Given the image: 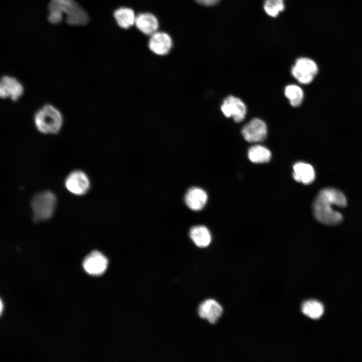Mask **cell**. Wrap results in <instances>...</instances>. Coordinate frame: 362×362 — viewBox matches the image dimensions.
Wrapping results in <instances>:
<instances>
[{"label":"cell","mask_w":362,"mask_h":362,"mask_svg":"<svg viewBox=\"0 0 362 362\" xmlns=\"http://www.w3.org/2000/svg\"><path fill=\"white\" fill-rule=\"evenodd\" d=\"M55 204V196L49 191L36 194L31 201L35 220H42L50 218L53 213Z\"/></svg>","instance_id":"277c9868"},{"label":"cell","mask_w":362,"mask_h":362,"mask_svg":"<svg viewBox=\"0 0 362 362\" xmlns=\"http://www.w3.org/2000/svg\"><path fill=\"white\" fill-rule=\"evenodd\" d=\"M221 110L225 117L232 118L237 123L242 121L246 114V107L244 103L241 100L233 96H229L224 100Z\"/></svg>","instance_id":"8992f818"},{"label":"cell","mask_w":362,"mask_h":362,"mask_svg":"<svg viewBox=\"0 0 362 362\" xmlns=\"http://www.w3.org/2000/svg\"><path fill=\"white\" fill-rule=\"evenodd\" d=\"M318 71V68L316 62L307 57L297 59L291 70L294 77L300 83L305 84L311 83Z\"/></svg>","instance_id":"5b68a950"},{"label":"cell","mask_w":362,"mask_h":362,"mask_svg":"<svg viewBox=\"0 0 362 362\" xmlns=\"http://www.w3.org/2000/svg\"><path fill=\"white\" fill-rule=\"evenodd\" d=\"M89 185L87 176L80 170L71 172L65 180V186L67 190L78 195L85 193L88 189Z\"/></svg>","instance_id":"30bf717a"},{"label":"cell","mask_w":362,"mask_h":362,"mask_svg":"<svg viewBox=\"0 0 362 362\" xmlns=\"http://www.w3.org/2000/svg\"><path fill=\"white\" fill-rule=\"evenodd\" d=\"M344 207L346 199L338 190L327 188L320 190L316 196L312 209L315 218L319 222L327 225L338 224L342 221V216L334 210L333 206Z\"/></svg>","instance_id":"6da1fadb"},{"label":"cell","mask_w":362,"mask_h":362,"mask_svg":"<svg viewBox=\"0 0 362 362\" xmlns=\"http://www.w3.org/2000/svg\"><path fill=\"white\" fill-rule=\"evenodd\" d=\"M207 198V195L203 190L194 187L188 191L185 200L189 208L194 211H198L205 206Z\"/></svg>","instance_id":"4fadbf2b"},{"label":"cell","mask_w":362,"mask_h":362,"mask_svg":"<svg viewBox=\"0 0 362 362\" xmlns=\"http://www.w3.org/2000/svg\"><path fill=\"white\" fill-rule=\"evenodd\" d=\"M63 121L59 111L50 104L42 106L36 111L34 117L37 130L44 134L58 133L62 128Z\"/></svg>","instance_id":"3957f363"},{"label":"cell","mask_w":362,"mask_h":362,"mask_svg":"<svg viewBox=\"0 0 362 362\" xmlns=\"http://www.w3.org/2000/svg\"><path fill=\"white\" fill-rule=\"evenodd\" d=\"M191 238L195 244L199 247H205L209 245L211 240V236L209 230L204 226H197L192 227L190 231Z\"/></svg>","instance_id":"2e32d148"},{"label":"cell","mask_w":362,"mask_h":362,"mask_svg":"<svg viewBox=\"0 0 362 362\" xmlns=\"http://www.w3.org/2000/svg\"><path fill=\"white\" fill-rule=\"evenodd\" d=\"M24 93V87L15 77L4 75L0 83V97L2 99L10 98L13 101H18Z\"/></svg>","instance_id":"9c48e42d"},{"label":"cell","mask_w":362,"mask_h":362,"mask_svg":"<svg viewBox=\"0 0 362 362\" xmlns=\"http://www.w3.org/2000/svg\"><path fill=\"white\" fill-rule=\"evenodd\" d=\"M198 4L206 6H210L217 4L219 0H195Z\"/></svg>","instance_id":"7402d4cb"},{"label":"cell","mask_w":362,"mask_h":362,"mask_svg":"<svg viewBox=\"0 0 362 362\" xmlns=\"http://www.w3.org/2000/svg\"><path fill=\"white\" fill-rule=\"evenodd\" d=\"M223 312L221 306L213 299L204 301L199 306L198 313L200 317L207 319L211 323H215Z\"/></svg>","instance_id":"7c38bea8"},{"label":"cell","mask_w":362,"mask_h":362,"mask_svg":"<svg viewBox=\"0 0 362 362\" xmlns=\"http://www.w3.org/2000/svg\"><path fill=\"white\" fill-rule=\"evenodd\" d=\"M108 260L101 252L94 250L83 259V267L85 272L93 276L103 274L107 268Z\"/></svg>","instance_id":"ba28073f"},{"label":"cell","mask_w":362,"mask_h":362,"mask_svg":"<svg viewBox=\"0 0 362 362\" xmlns=\"http://www.w3.org/2000/svg\"><path fill=\"white\" fill-rule=\"evenodd\" d=\"M48 21L58 24L66 15V23L72 26L85 25L89 18L85 11L73 0H51L48 5Z\"/></svg>","instance_id":"7a4b0ae2"},{"label":"cell","mask_w":362,"mask_h":362,"mask_svg":"<svg viewBox=\"0 0 362 362\" xmlns=\"http://www.w3.org/2000/svg\"><path fill=\"white\" fill-rule=\"evenodd\" d=\"M172 44L171 39L167 33L156 31L151 35L148 46L154 53L164 55L169 52Z\"/></svg>","instance_id":"8fae6325"},{"label":"cell","mask_w":362,"mask_h":362,"mask_svg":"<svg viewBox=\"0 0 362 362\" xmlns=\"http://www.w3.org/2000/svg\"><path fill=\"white\" fill-rule=\"evenodd\" d=\"M293 178L297 182L307 185L311 183L315 178L313 167L309 164L299 162L293 166Z\"/></svg>","instance_id":"9a60e30c"},{"label":"cell","mask_w":362,"mask_h":362,"mask_svg":"<svg viewBox=\"0 0 362 362\" xmlns=\"http://www.w3.org/2000/svg\"><path fill=\"white\" fill-rule=\"evenodd\" d=\"M270 151L265 147L256 145L249 148L248 157L249 160L255 163L268 162L271 158Z\"/></svg>","instance_id":"ac0fdd59"},{"label":"cell","mask_w":362,"mask_h":362,"mask_svg":"<svg viewBox=\"0 0 362 362\" xmlns=\"http://www.w3.org/2000/svg\"><path fill=\"white\" fill-rule=\"evenodd\" d=\"M114 16L118 25L123 29H128L135 24L136 16L130 8H120L114 12Z\"/></svg>","instance_id":"e0dca14e"},{"label":"cell","mask_w":362,"mask_h":362,"mask_svg":"<svg viewBox=\"0 0 362 362\" xmlns=\"http://www.w3.org/2000/svg\"><path fill=\"white\" fill-rule=\"evenodd\" d=\"M135 24L141 32L150 36L156 32L158 27L157 18L148 13H141L136 16Z\"/></svg>","instance_id":"5bb4252c"},{"label":"cell","mask_w":362,"mask_h":362,"mask_svg":"<svg viewBox=\"0 0 362 362\" xmlns=\"http://www.w3.org/2000/svg\"><path fill=\"white\" fill-rule=\"evenodd\" d=\"M263 8L266 13L271 17H276L284 9L283 0H265Z\"/></svg>","instance_id":"44dd1931"},{"label":"cell","mask_w":362,"mask_h":362,"mask_svg":"<svg viewBox=\"0 0 362 362\" xmlns=\"http://www.w3.org/2000/svg\"><path fill=\"white\" fill-rule=\"evenodd\" d=\"M285 95L289 100L290 104L294 107L299 106L304 98L302 89L295 84H290L285 88Z\"/></svg>","instance_id":"ffe728a7"},{"label":"cell","mask_w":362,"mask_h":362,"mask_svg":"<svg viewBox=\"0 0 362 362\" xmlns=\"http://www.w3.org/2000/svg\"><path fill=\"white\" fill-rule=\"evenodd\" d=\"M2 306L3 305H2V301H1V313H2Z\"/></svg>","instance_id":"603a6c76"},{"label":"cell","mask_w":362,"mask_h":362,"mask_svg":"<svg viewBox=\"0 0 362 362\" xmlns=\"http://www.w3.org/2000/svg\"><path fill=\"white\" fill-rule=\"evenodd\" d=\"M302 311L305 315L313 319L319 318L324 312L322 304L315 300L304 302L302 305Z\"/></svg>","instance_id":"d6986e66"},{"label":"cell","mask_w":362,"mask_h":362,"mask_svg":"<svg viewBox=\"0 0 362 362\" xmlns=\"http://www.w3.org/2000/svg\"><path fill=\"white\" fill-rule=\"evenodd\" d=\"M242 134L244 138L250 143L263 141L267 135V127L261 119L254 118L242 128Z\"/></svg>","instance_id":"52a82bcc"}]
</instances>
